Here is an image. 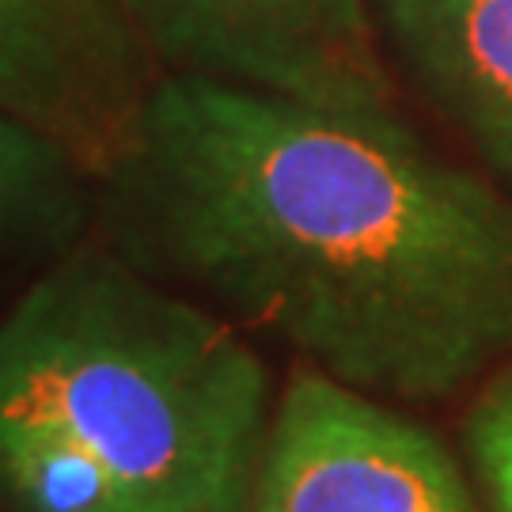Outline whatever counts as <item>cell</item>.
Wrapping results in <instances>:
<instances>
[{
  "label": "cell",
  "mask_w": 512,
  "mask_h": 512,
  "mask_svg": "<svg viewBox=\"0 0 512 512\" xmlns=\"http://www.w3.org/2000/svg\"><path fill=\"white\" fill-rule=\"evenodd\" d=\"M107 247L372 399L512 357V194L395 110L164 73L95 179Z\"/></svg>",
  "instance_id": "6da1fadb"
},
{
  "label": "cell",
  "mask_w": 512,
  "mask_h": 512,
  "mask_svg": "<svg viewBox=\"0 0 512 512\" xmlns=\"http://www.w3.org/2000/svg\"><path fill=\"white\" fill-rule=\"evenodd\" d=\"M274 406L243 327L114 247L61 251L0 315V421L88 448L145 512H251Z\"/></svg>",
  "instance_id": "7a4b0ae2"
},
{
  "label": "cell",
  "mask_w": 512,
  "mask_h": 512,
  "mask_svg": "<svg viewBox=\"0 0 512 512\" xmlns=\"http://www.w3.org/2000/svg\"><path fill=\"white\" fill-rule=\"evenodd\" d=\"M122 8L171 76L395 110L372 0H122Z\"/></svg>",
  "instance_id": "3957f363"
},
{
  "label": "cell",
  "mask_w": 512,
  "mask_h": 512,
  "mask_svg": "<svg viewBox=\"0 0 512 512\" xmlns=\"http://www.w3.org/2000/svg\"><path fill=\"white\" fill-rule=\"evenodd\" d=\"M251 512H478L429 429L300 368L277 395Z\"/></svg>",
  "instance_id": "277c9868"
},
{
  "label": "cell",
  "mask_w": 512,
  "mask_h": 512,
  "mask_svg": "<svg viewBox=\"0 0 512 512\" xmlns=\"http://www.w3.org/2000/svg\"><path fill=\"white\" fill-rule=\"evenodd\" d=\"M148 61L122 0H0V114L69 152L92 183L160 80Z\"/></svg>",
  "instance_id": "5b68a950"
},
{
  "label": "cell",
  "mask_w": 512,
  "mask_h": 512,
  "mask_svg": "<svg viewBox=\"0 0 512 512\" xmlns=\"http://www.w3.org/2000/svg\"><path fill=\"white\" fill-rule=\"evenodd\" d=\"M421 95L512 194V0H372Z\"/></svg>",
  "instance_id": "8992f818"
},
{
  "label": "cell",
  "mask_w": 512,
  "mask_h": 512,
  "mask_svg": "<svg viewBox=\"0 0 512 512\" xmlns=\"http://www.w3.org/2000/svg\"><path fill=\"white\" fill-rule=\"evenodd\" d=\"M88 183L69 152L0 114V258L19 247L73 251Z\"/></svg>",
  "instance_id": "52a82bcc"
},
{
  "label": "cell",
  "mask_w": 512,
  "mask_h": 512,
  "mask_svg": "<svg viewBox=\"0 0 512 512\" xmlns=\"http://www.w3.org/2000/svg\"><path fill=\"white\" fill-rule=\"evenodd\" d=\"M0 505L8 512H145L88 448L27 421H0Z\"/></svg>",
  "instance_id": "ba28073f"
},
{
  "label": "cell",
  "mask_w": 512,
  "mask_h": 512,
  "mask_svg": "<svg viewBox=\"0 0 512 512\" xmlns=\"http://www.w3.org/2000/svg\"><path fill=\"white\" fill-rule=\"evenodd\" d=\"M467 448L494 512H512V368L475 406Z\"/></svg>",
  "instance_id": "9c48e42d"
}]
</instances>
